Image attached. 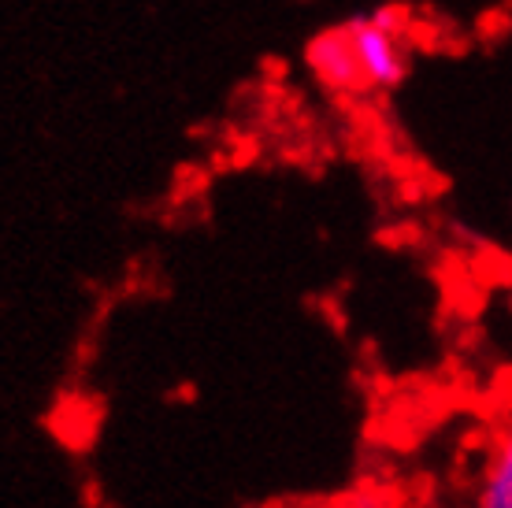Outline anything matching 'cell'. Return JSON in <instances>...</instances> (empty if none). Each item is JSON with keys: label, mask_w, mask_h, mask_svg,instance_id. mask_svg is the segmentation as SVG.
Listing matches in <instances>:
<instances>
[{"label": "cell", "mask_w": 512, "mask_h": 508, "mask_svg": "<svg viewBox=\"0 0 512 508\" xmlns=\"http://www.w3.org/2000/svg\"><path fill=\"white\" fill-rule=\"evenodd\" d=\"M305 64L312 71V78L331 93H368L372 82L364 75V64L357 56L353 34L349 26H334L323 30L305 45Z\"/></svg>", "instance_id": "1"}, {"label": "cell", "mask_w": 512, "mask_h": 508, "mask_svg": "<svg viewBox=\"0 0 512 508\" xmlns=\"http://www.w3.org/2000/svg\"><path fill=\"white\" fill-rule=\"evenodd\" d=\"M346 26L353 34V45H357V56L372 89H397L409 78V52H405V41L397 34L383 30L372 15H360Z\"/></svg>", "instance_id": "2"}, {"label": "cell", "mask_w": 512, "mask_h": 508, "mask_svg": "<svg viewBox=\"0 0 512 508\" xmlns=\"http://www.w3.org/2000/svg\"><path fill=\"white\" fill-rule=\"evenodd\" d=\"M479 505L512 508V431L501 434L498 449L490 457V468L483 475V490H479Z\"/></svg>", "instance_id": "3"}, {"label": "cell", "mask_w": 512, "mask_h": 508, "mask_svg": "<svg viewBox=\"0 0 512 508\" xmlns=\"http://www.w3.org/2000/svg\"><path fill=\"white\" fill-rule=\"evenodd\" d=\"M372 19L383 26V30L397 34L401 41H405V34H409V26H412V12L405 8V4H383L379 12H372Z\"/></svg>", "instance_id": "4"}, {"label": "cell", "mask_w": 512, "mask_h": 508, "mask_svg": "<svg viewBox=\"0 0 512 508\" xmlns=\"http://www.w3.org/2000/svg\"><path fill=\"white\" fill-rule=\"evenodd\" d=\"M509 301H512V290H509Z\"/></svg>", "instance_id": "5"}]
</instances>
